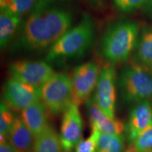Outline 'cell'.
Returning <instances> with one entry per match:
<instances>
[{
  "label": "cell",
  "mask_w": 152,
  "mask_h": 152,
  "mask_svg": "<svg viewBox=\"0 0 152 152\" xmlns=\"http://www.w3.org/2000/svg\"><path fill=\"white\" fill-rule=\"evenodd\" d=\"M72 20L70 11L39 4L24 23L20 42L31 50L52 47L70 30Z\"/></svg>",
  "instance_id": "1"
},
{
  "label": "cell",
  "mask_w": 152,
  "mask_h": 152,
  "mask_svg": "<svg viewBox=\"0 0 152 152\" xmlns=\"http://www.w3.org/2000/svg\"><path fill=\"white\" fill-rule=\"evenodd\" d=\"M139 37V26L135 22L125 21L112 26L104 36L102 54L109 62L126 61L135 49Z\"/></svg>",
  "instance_id": "2"
},
{
  "label": "cell",
  "mask_w": 152,
  "mask_h": 152,
  "mask_svg": "<svg viewBox=\"0 0 152 152\" xmlns=\"http://www.w3.org/2000/svg\"><path fill=\"white\" fill-rule=\"evenodd\" d=\"M94 26L90 16L85 14L78 25L68 30L50 47L47 61L82 56L92 45Z\"/></svg>",
  "instance_id": "3"
},
{
  "label": "cell",
  "mask_w": 152,
  "mask_h": 152,
  "mask_svg": "<svg viewBox=\"0 0 152 152\" xmlns=\"http://www.w3.org/2000/svg\"><path fill=\"white\" fill-rule=\"evenodd\" d=\"M118 87L123 100L137 102L152 99V75L146 68L132 62L118 76Z\"/></svg>",
  "instance_id": "4"
},
{
  "label": "cell",
  "mask_w": 152,
  "mask_h": 152,
  "mask_svg": "<svg viewBox=\"0 0 152 152\" xmlns=\"http://www.w3.org/2000/svg\"><path fill=\"white\" fill-rule=\"evenodd\" d=\"M41 99L52 114L64 113L73 104L71 79L66 74L55 73L40 87Z\"/></svg>",
  "instance_id": "5"
},
{
  "label": "cell",
  "mask_w": 152,
  "mask_h": 152,
  "mask_svg": "<svg viewBox=\"0 0 152 152\" xmlns=\"http://www.w3.org/2000/svg\"><path fill=\"white\" fill-rule=\"evenodd\" d=\"M100 72L97 64L94 61L85 63L75 68L71 78L73 104L80 106L90 99L97 85Z\"/></svg>",
  "instance_id": "6"
},
{
  "label": "cell",
  "mask_w": 152,
  "mask_h": 152,
  "mask_svg": "<svg viewBox=\"0 0 152 152\" xmlns=\"http://www.w3.org/2000/svg\"><path fill=\"white\" fill-rule=\"evenodd\" d=\"M3 96L4 102L9 107L21 112L41 99L40 87L11 77L6 83Z\"/></svg>",
  "instance_id": "7"
},
{
  "label": "cell",
  "mask_w": 152,
  "mask_h": 152,
  "mask_svg": "<svg viewBox=\"0 0 152 152\" xmlns=\"http://www.w3.org/2000/svg\"><path fill=\"white\" fill-rule=\"evenodd\" d=\"M11 77L41 87L55 73L46 61H17L9 66Z\"/></svg>",
  "instance_id": "8"
},
{
  "label": "cell",
  "mask_w": 152,
  "mask_h": 152,
  "mask_svg": "<svg viewBox=\"0 0 152 152\" xmlns=\"http://www.w3.org/2000/svg\"><path fill=\"white\" fill-rule=\"evenodd\" d=\"M115 72L113 66H107L102 70L96 87L94 96L99 107L110 118L115 119Z\"/></svg>",
  "instance_id": "9"
},
{
  "label": "cell",
  "mask_w": 152,
  "mask_h": 152,
  "mask_svg": "<svg viewBox=\"0 0 152 152\" xmlns=\"http://www.w3.org/2000/svg\"><path fill=\"white\" fill-rule=\"evenodd\" d=\"M83 123L79 106L72 104L64 113L60 132V142L64 152H72L82 140Z\"/></svg>",
  "instance_id": "10"
},
{
  "label": "cell",
  "mask_w": 152,
  "mask_h": 152,
  "mask_svg": "<svg viewBox=\"0 0 152 152\" xmlns=\"http://www.w3.org/2000/svg\"><path fill=\"white\" fill-rule=\"evenodd\" d=\"M86 104L92 129L97 130L102 133L123 135L125 130L124 123L116 118L108 117L99 107L94 96L90 97Z\"/></svg>",
  "instance_id": "11"
},
{
  "label": "cell",
  "mask_w": 152,
  "mask_h": 152,
  "mask_svg": "<svg viewBox=\"0 0 152 152\" xmlns=\"http://www.w3.org/2000/svg\"><path fill=\"white\" fill-rule=\"evenodd\" d=\"M151 112L152 107L148 100L139 102L133 106L127 125L129 142L137 137L151 124Z\"/></svg>",
  "instance_id": "12"
},
{
  "label": "cell",
  "mask_w": 152,
  "mask_h": 152,
  "mask_svg": "<svg viewBox=\"0 0 152 152\" xmlns=\"http://www.w3.org/2000/svg\"><path fill=\"white\" fill-rule=\"evenodd\" d=\"M20 118L35 137L41 134L49 127L47 118V107L41 100L23 110Z\"/></svg>",
  "instance_id": "13"
},
{
  "label": "cell",
  "mask_w": 152,
  "mask_h": 152,
  "mask_svg": "<svg viewBox=\"0 0 152 152\" xmlns=\"http://www.w3.org/2000/svg\"><path fill=\"white\" fill-rule=\"evenodd\" d=\"M8 139L18 152L33 151L35 137L20 118L16 117Z\"/></svg>",
  "instance_id": "14"
},
{
  "label": "cell",
  "mask_w": 152,
  "mask_h": 152,
  "mask_svg": "<svg viewBox=\"0 0 152 152\" xmlns=\"http://www.w3.org/2000/svg\"><path fill=\"white\" fill-rule=\"evenodd\" d=\"M132 62L146 68L152 63V28H144L139 36Z\"/></svg>",
  "instance_id": "15"
},
{
  "label": "cell",
  "mask_w": 152,
  "mask_h": 152,
  "mask_svg": "<svg viewBox=\"0 0 152 152\" xmlns=\"http://www.w3.org/2000/svg\"><path fill=\"white\" fill-rule=\"evenodd\" d=\"M33 152H64L60 137L54 129L49 126L41 134L35 137Z\"/></svg>",
  "instance_id": "16"
},
{
  "label": "cell",
  "mask_w": 152,
  "mask_h": 152,
  "mask_svg": "<svg viewBox=\"0 0 152 152\" xmlns=\"http://www.w3.org/2000/svg\"><path fill=\"white\" fill-rule=\"evenodd\" d=\"M20 16H16L7 9H1L0 14V45L4 48L16 33L20 23Z\"/></svg>",
  "instance_id": "17"
},
{
  "label": "cell",
  "mask_w": 152,
  "mask_h": 152,
  "mask_svg": "<svg viewBox=\"0 0 152 152\" xmlns=\"http://www.w3.org/2000/svg\"><path fill=\"white\" fill-rule=\"evenodd\" d=\"M96 152H125L124 137L101 132Z\"/></svg>",
  "instance_id": "18"
},
{
  "label": "cell",
  "mask_w": 152,
  "mask_h": 152,
  "mask_svg": "<svg viewBox=\"0 0 152 152\" xmlns=\"http://www.w3.org/2000/svg\"><path fill=\"white\" fill-rule=\"evenodd\" d=\"M152 150V125L151 124L134 140L130 142L125 152H149Z\"/></svg>",
  "instance_id": "19"
},
{
  "label": "cell",
  "mask_w": 152,
  "mask_h": 152,
  "mask_svg": "<svg viewBox=\"0 0 152 152\" xmlns=\"http://www.w3.org/2000/svg\"><path fill=\"white\" fill-rule=\"evenodd\" d=\"M16 117L4 102L0 105V135L8 138Z\"/></svg>",
  "instance_id": "20"
},
{
  "label": "cell",
  "mask_w": 152,
  "mask_h": 152,
  "mask_svg": "<svg viewBox=\"0 0 152 152\" xmlns=\"http://www.w3.org/2000/svg\"><path fill=\"white\" fill-rule=\"evenodd\" d=\"M101 132L92 129L90 136L86 140H82L75 147V152H96Z\"/></svg>",
  "instance_id": "21"
},
{
  "label": "cell",
  "mask_w": 152,
  "mask_h": 152,
  "mask_svg": "<svg viewBox=\"0 0 152 152\" xmlns=\"http://www.w3.org/2000/svg\"><path fill=\"white\" fill-rule=\"evenodd\" d=\"M35 4V0H11L8 7L5 9L16 16H20L31 10Z\"/></svg>",
  "instance_id": "22"
},
{
  "label": "cell",
  "mask_w": 152,
  "mask_h": 152,
  "mask_svg": "<svg viewBox=\"0 0 152 152\" xmlns=\"http://www.w3.org/2000/svg\"><path fill=\"white\" fill-rule=\"evenodd\" d=\"M149 0H113L114 4L123 12L132 11L143 6Z\"/></svg>",
  "instance_id": "23"
},
{
  "label": "cell",
  "mask_w": 152,
  "mask_h": 152,
  "mask_svg": "<svg viewBox=\"0 0 152 152\" xmlns=\"http://www.w3.org/2000/svg\"><path fill=\"white\" fill-rule=\"evenodd\" d=\"M0 152H18L9 141L0 144Z\"/></svg>",
  "instance_id": "24"
},
{
  "label": "cell",
  "mask_w": 152,
  "mask_h": 152,
  "mask_svg": "<svg viewBox=\"0 0 152 152\" xmlns=\"http://www.w3.org/2000/svg\"><path fill=\"white\" fill-rule=\"evenodd\" d=\"M11 0H0V5H1V9H5L8 7L10 3Z\"/></svg>",
  "instance_id": "25"
},
{
  "label": "cell",
  "mask_w": 152,
  "mask_h": 152,
  "mask_svg": "<svg viewBox=\"0 0 152 152\" xmlns=\"http://www.w3.org/2000/svg\"><path fill=\"white\" fill-rule=\"evenodd\" d=\"M149 9L150 12H151V14H152V0H150V1H149Z\"/></svg>",
  "instance_id": "26"
},
{
  "label": "cell",
  "mask_w": 152,
  "mask_h": 152,
  "mask_svg": "<svg viewBox=\"0 0 152 152\" xmlns=\"http://www.w3.org/2000/svg\"><path fill=\"white\" fill-rule=\"evenodd\" d=\"M149 68H150V70H151V73H152V63H151V64H150Z\"/></svg>",
  "instance_id": "27"
},
{
  "label": "cell",
  "mask_w": 152,
  "mask_h": 152,
  "mask_svg": "<svg viewBox=\"0 0 152 152\" xmlns=\"http://www.w3.org/2000/svg\"><path fill=\"white\" fill-rule=\"evenodd\" d=\"M151 125H152V112H151Z\"/></svg>",
  "instance_id": "28"
},
{
  "label": "cell",
  "mask_w": 152,
  "mask_h": 152,
  "mask_svg": "<svg viewBox=\"0 0 152 152\" xmlns=\"http://www.w3.org/2000/svg\"><path fill=\"white\" fill-rule=\"evenodd\" d=\"M149 152H152V150H151V151H149Z\"/></svg>",
  "instance_id": "29"
},
{
  "label": "cell",
  "mask_w": 152,
  "mask_h": 152,
  "mask_svg": "<svg viewBox=\"0 0 152 152\" xmlns=\"http://www.w3.org/2000/svg\"><path fill=\"white\" fill-rule=\"evenodd\" d=\"M30 152H33V151H30Z\"/></svg>",
  "instance_id": "30"
}]
</instances>
